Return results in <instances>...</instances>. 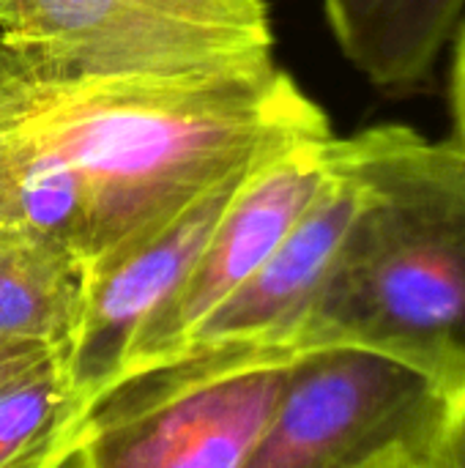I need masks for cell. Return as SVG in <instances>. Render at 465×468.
Returning a JSON list of instances; mask_svg holds the SVG:
<instances>
[{"instance_id":"cell-10","label":"cell","mask_w":465,"mask_h":468,"mask_svg":"<svg viewBox=\"0 0 465 468\" xmlns=\"http://www.w3.org/2000/svg\"><path fill=\"white\" fill-rule=\"evenodd\" d=\"M88 263L63 241L0 219V340L71 351L88 304Z\"/></svg>"},{"instance_id":"cell-4","label":"cell","mask_w":465,"mask_h":468,"mask_svg":"<svg viewBox=\"0 0 465 468\" xmlns=\"http://www.w3.org/2000/svg\"><path fill=\"white\" fill-rule=\"evenodd\" d=\"M0 41L47 82L186 77L274 58L266 0H0Z\"/></svg>"},{"instance_id":"cell-15","label":"cell","mask_w":465,"mask_h":468,"mask_svg":"<svg viewBox=\"0 0 465 468\" xmlns=\"http://www.w3.org/2000/svg\"><path fill=\"white\" fill-rule=\"evenodd\" d=\"M47 354H55V351L36 348V346H22V343H3L0 340V384L8 381L16 373H22L33 362L44 359Z\"/></svg>"},{"instance_id":"cell-9","label":"cell","mask_w":465,"mask_h":468,"mask_svg":"<svg viewBox=\"0 0 465 468\" xmlns=\"http://www.w3.org/2000/svg\"><path fill=\"white\" fill-rule=\"evenodd\" d=\"M348 63L386 96L425 90L458 36L465 0H321Z\"/></svg>"},{"instance_id":"cell-14","label":"cell","mask_w":465,"mask_h":468,"mask_svg":"<svg viewBox=\"0 0 465 468\" xmlns=\"http://www.w3.org/2000/svg\"><path fill=\"white\" fill-rule=\"evenodd\" d=\"M449 112L455 123V134L465 145V16L455 36V58L449 71Z\"/></svg>"},{"instance_id":"cell-3","label":"cell","mask_w":465,"mask_h":468,"mask_svg":"<svg viewBox=\"0 0 465 468\" xmlns=\"http://www.w3.org/2000/svg\"><path fill=\"white\" fill-rule=\"evenodd\" d=\"M301 354L197 346L121 373L82 414L77 468H241Z\"/></svg>"},{"instance_id":"cell-5","label":"cell","mask_w":465,"mask_h":468,"mask_svg":"<svg viewBox=\"0 0 465 468\" xmlns=\"http://www.w3.org/2000/svg\"><path fill=\"white\" fill-rule=\"evenodd\" d=\"M452 387L378 351H307L241 468H414Z\"/></svg>"},{"instance_id":"cell-7","label":"cell","mask_w":465,"mask_h":468,"mask_svg":"<svg viewBox=\"0 0 465 468\" xmlns=\"http://www.w3.org/2000/svg\"><path fill=\"white\" fill-rule=\"evenodd\" d=\"M249 170L206 189L175 217L90 269L85 315L66 354L82 409L121 373L140 329L181 291L230 195Z\"/></svg>"},{"instance_id":"cell-11","label":"cell","mask_w":465,"mask_h":468,"mask_svg":"<svg viewBox=\"0 0 465 468\" xmlns=\"http://www.w3.org/2000/svg\"><path fill=\"white\" fill-rule=\"evenodd\" d=\"M82 400L63 354L0 384V468H77Z\"/></svg>"},{"instance_id":"cell-8","label":"cell","mask_w":465,"mask_h":468,"mask_svg":"<svg viewBox=\"0 0 465 468\" xmlns=\"http://www.w3.org/2000/svg\"><path fill=\"white\" fill-rule=\"evenodd\" d=\"M359 203L362 184L343 156L340 137H334L329 173L315 200L269 261L178 351L197 346H291L312 351L307 346V329Z\"/></svg>"},{"instance_id":"cell-6","label":"cell","mask_w":465,"mask_h":468,"mask_svg":"<svg viewBox=\"0 0 465 468\" xmlns=\"http://www.w3.org/2000/svg\"><path fill=\"white\" fill-rule=\"evenodd\" d=\"M334 137L337 134L296 143L258 162L241 178L192 274L167 307L140 329L121 373L173 356L189 335L269 261L323 186Z\"/></svg>"},{"instance_id":"cell-1","label":"cell","mask_w":465,"mask_h":468,"mask_svg":"<svg viewBox=\"0 0 465 468\" xmlns=\"http://www.w3.org/2000/svg\"><path fill=\"white\" fill-rule=\"evenodd\" d=\"M332 134L323 107L271 58L186 77L44 80L16 140L77 178L90 271L219 181Z\"/></svg>"},{"instance_id":"cell-2","label":"cell","mask_w":465,"mask_h":468,"mask_svg":"<svg viewBox=\"0 0 465 468\" xmlns=\"http://www.w3.org/2000/svg\"><path fill=\"white\" fill-rule=\"evenodd\" d=\"M359 211L315 304L307 346L365 348L465 381V145L406 123L340 137Z\"/></svg>"},{"instance_id":"cell-13","label":"cell","mask_w":465,"mask_h":468,"mask_svg":"<svg viewBox=\"0 0 465 468\" xmlns=\"http://www.w3.org/2000/svg\"><path fill=\"white\" fill-rule=\"evenodd\" d=\"M414 468H465V381L449 389L439 425Z\"/></svg>"},{"instance_id":"cell-12","label":"cell","mask_w":465,"mask_h":468,"mask_svg":"<svg viewBox=\"0 0 465 468\" xmlns=\"http://www.w3.org/2000/svg\"><path fill=\"white\" fill-rule=\"evenodd\" d=\"M41 82L44 77L0 41V219L11 217L16 132Z\"/></svg>"}]
</instances>
